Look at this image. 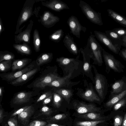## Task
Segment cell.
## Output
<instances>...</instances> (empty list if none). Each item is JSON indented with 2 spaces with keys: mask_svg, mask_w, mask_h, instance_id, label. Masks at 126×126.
<instances>
[{
  "mask_svg": "<svg viewBox=\"0 0 126 126\" xmlns=\"http://www.w3.org/2000/svg\"><path fill=\"white\" fill-rule=\"evenodd\" d=\"M102 55L106 66V71L108 74L110 70L118 73L124 72V66L113 55L106 51L103 48Z\"/></svg>",
  "mask_w": 126,
  "mask_h": 126,
  "instance_id": "7a4b0ae2",
  "label": "cell"
},
{
  "mask_svg": "<svg viewBox=\"0 0 126 126\" xmlns=\"http://www.w3.org/2000/svg\"><path fill=\"white\" fill-rule=\"evenodd\" d=\"M63 42L64 46L71 53L77 55L80 53L79 49L76 44L74 41L73 38L71 37L69 33L65 35Z\"/></svg>",
  "mask_w": 126,
  "mask_h": 126,
  "instance_id": "2e32d148",
  "label": "cell"
},
{
  "mask_svg": "<svg viewBox=\"0 0 126 126\" xmlns=\"http://www.w3.org/2000/svg\"><path fill=\"white\" fill-rule=\"evenodd\" d=\"M81 97L85 100L91 102H100L101 99L92 88L87 89L80 94Z\"/></svg>",
  "mask_w": 126,
  "mask_h": 126,
  "instance_id": "d6986e66",
  "label": "cell"
},
{
  "mask_svg": "<svg viewBox=\"0 0 126 126\" xmlns=\"http://www.w3.org/2000/svg\"><path fill=\"white\" fill-rule=\"evenodd\" d=\"M58 77L53 73H49L40 76L28 85L32 87L44 89L53 80Z\"/></svg>",
  "mask_w": 126,
  "mask_h": 126,
  "instance_id": "9c48e42d",
  "label": "cell"
},
{
  "mask_svg": "<svg viewBox=\"0 0 126 126\" xmlns=\"http://www.w3.org/2000/svg\"><path fill=\"white\" fill-rule=\"evenodd\" d=\"M119 54L120 56L126 61V52L123 49L120 50Z\"/></svg>",
  "mask_w": 126,
  "mask_h": 126,
  "instance_id": "7dc6e473",
  "label": "cell"
},
{
  "mask_svg": "<svg viewBox=\"0 0 126 126\" xmlns=\"http://www.w3.org/2000/svg\"><path fill=\"white\" fill-rule=\"evenodd\" d=\"M121 37L126 35V29L122 28H117L112 30Z\"/></svg>",
  "mask_w": 126,
  "mask_h": 126,
  "instance_id": "7bdbcfd3",
  "label": "cell"
},
{
  "mask_svg": "<svg viewBox=\"0 0 126 126\" xmlns=\"http://www.w3.org/2000/svg\"><path fill=\"white\" fill-rule=\"evenodd\" d=\"M13 47L17 53L22 55H31L32 50L28 44L23 42L22 44H13Z\"/></svg>",
  "mask_w": 126,
  "mask_h": 126,
  "instance_id": "ffe728a7",
  "label": "cell"
},
{
  "mask_svg": "<svg viewBox=\"0 0 126 126\" xmlns=\"http://www.w3.org/2000/svg\"><path fill=\"white\" fill-rule=\"evenodd\" d=\"M93 67L95 75V89L99 97L101 100H104L107 94L108 88L107 79L105 76L97 72L94 66Z\"/></svg>",
  "mask_w": 126,
  "mask_h": 126,
  "instance_id": "277c9868",
  "label": "cell"
},
{
  "mask_svg": "<svg viewBox=\"0 0 126 126\" xmlns=\"http://www.w3.org/2000/svg\"><path fill=\"white\" fill-rule=\"evenodd\" d=\"M36 65V62L34 61L21 70L16 72L1 74L0 76L2 80L10 82L18 78L25 73L33 69L35 67Z\"/></svg>",
  "mask_w": 126,
  "mask_h": 126,
  "instance_id": "8992f818",
  "label": "cell"
},
{
  "mask_svg": "<svg viewBox=\"0 0 126 126\" xmlns=\"http://www.w3.org/2000/svg\"><path fill=\"white\" fill-rule=\"evenodd\" d=\"M90 33L88 39L92 53V58L96 64L99 66H101L103 63L102 55L103 48L96 40L95 35H93L91 32Z\"/></svg>",
  "mask_w": 126,
  "mask_h": 126,
  "instance_id": "5b68a950",
  "label": "cell"
},
{
  "mask_svg": "<svg viewBox=\"0 0 126 126\" xmlns=\"http://www.w3.org/2000/svg\"><path fill=\"white\" fill-rule=\"evenodd\" d=\"M41 4L43 6L56 12L70 8L66 3L60 0H43L41 1Z\"/></svg>",
  "mask_w": 126,
  "mask_h": 126,
  "instance_id": "5bb4252c",
  "label": "cell"
},
{
  "mask_svg": "<svg viewBox=\"0 0 126 126\" xmlns=\"http://www.w3.org/2000/svg\"><path fill=\"white\" fill-rule=\"evenodd\" d=\"M47 124L44 121L40 120H34L31 122L27 126H45Z\"/></svg>",
  "mask_w": 126,
  "mask_h": 126,
  "instance_id": "ab89813d",
  "label": "cell"
},
{
  "mask_svg": "<svg viewBox=\"0 0 126 126\" xmlns=\"http://www.w3.org/2000/svg\"><path fill=\"white\" fill-rule=\"evenodd\" d=\"M5 126H8L7 124H6L5 125Z\"/></svg>",
  "mask_w": 126,
  "mask_h": 126,
  "instance_id": "9f6ffc18",
  "label": "cell"
},
{
  "mask_svg": "<svg viewBox=\"0 0 126 126\" xmlns=\"http://www.w3.org/2000/svg\"><path fill=\"white\" fill-rule=\"evenodd\" d=\"M122 116L117 115L114 117V126H120L122 124L123 120Z\"/></svg>",
  "mask_w": 126,
  "mask_h": 126,
  "instance_id": "60d3db41",
  "label": "cell"
},
{
  "mask_svg": "<svg viewBox=\"0 0 126 126\" xmlns=\"http://www.w3.org/2000/svg\"><path fill=\"white\" fill-rule=\"evenodd\" d=\"M32 92H19L14 97L13 103L16 104H21L29 102L32 96Z\"/></svg>",
  "mask_w": 126,
  "mask_h": 126,
  "instance_id": "e0dca14e",
  "label": "cell"
},
{
  "mask_svg": "<svg viewBox=\"0 0 126 126\" xmlns=\"http://www.w3.org/2000/svg\"><path fill=\"white\" fill-rule=\"evenodd\" d=\"M123 46L126 47V35L122 37Z\"/></svg>",
  "mask_w": 126,
  "mask_h": 126,
  "instance_id": "816d5d0a",
  "label": "cell"
},
{
  "mask_svg": "<svg viewBox=\"0 0 126 126\" xmlns=\"http://www.w3.org/2000/svg\"><path fill=\"white\" fill-rule=\"evenodd\" d=\"M70 30V33L77 38L80 39L81 31L85 32L86 28L81 25L77 18L74 16L69 17L67 22Z\"/></svg>",
  "mask_w": 126,
  "mask_h": 126,
  "instance_id": "52a82bcc",
  "label": "cell"
},
{
  "mask_svg": "<svg viewBox=\"0 0 126 126\" xmlns=\"http://www.w3.org/2000/svg\"><path fill=\"white\" fill-rule=\"evenodd\" d=\"M111 90L109 98L118 94L126 90V76L116 80L110 85Z\"/></svg>",
  "mask_w": 126,
  "mask_h": 126,
  "instance_id": "4fadbf2b",
  "label": "cell"
},
{
  "mask_svg": "<svg viewBox=\"0 0 126 126\" xmlns=\"http://www.w3.org/2000/svg\"><path fill=\"white\" fill-rule=\"evenodd\" d=\"M121 126H126V113L123 119Z\"/></svg>",
  "mask_w": 126,
  "mask_h": 126,
  "instance_id": "f907efd6",
  "label": "cell"
},
{
  "mask_svg": "<svg viewBox=\"0 0 126 126\" xmlns=\"http://www.w3.org/2000/svg\"><path fill=\"white\" fill-rule=\"evenodd\" d=\"M105 121V119L97 121H81L75 120L73 126H102L99 125Z\"/></svg>",
  "mask_w": 126,
  "mask_h": 126,
  "instance_id": "d4e9b609",
  "label": "cell"
},
{
  "mask_svg": "<svg viewBox=\"0 0 126 126\" xmlns=\"http://www.w3.org/2000/svg\"><path fill=\"white\" fill-rule=\"evenodd\" d=\"M52 93L50 91L45 92L42 95L37 99L36 102H38L44 100L46 98L51 95Z\"/></svg>",
  "mask_w": 126,
  "mask_h": 126,
  "instance_id": "f6af8a7d",
  "label": "cell"
},
{
  "mask_svg": "<svg viewBox=\"0 0 126 126\" xmlns=\"http://www.w3.org/2000/svg\"></svg>",
  "mask_w": 126,
  "mask_h": 126,
  "instance_id": "6f0895ef",
  "label": "cell"
},
{
  "mask_svg": "<svg viewBox=\"0 0 126 126\" xmlns=\"http://www.w3.org/2000/svg\"><path fill=\"white\" fill-rule=\"evenodd\" d=\"M33 24V21L32 19L30 21L29 24L27 28L23 32H21L15 36V41L16 44L25 42L30 44L31 32Z\"/></svg>",
  "mask_w": 126,
  "mask_h": 126,
  "instance_id": "7c38bea8",
  "label": "cell"
},
{
  "mask_svg": "<svg viewBox=\"0 0 126 126\" xmlns=\"http://www.w3.org/2000/svg\"><path fill=\"white\" fill-rule=\"evenodd\" d=\"M4 30V28L3 25L2 21L1 18L0 17V35Z\"/></svg>",
  "mask_w": 126,
  "mask_h": 126,
  "instance_id": "c3c4849f",
  "label": "cell"
},
{
  "mask_svg": "<svg viewBox=\"0 0 126 126\" xmlns=\"http://www.w3.org/2000/svg\"><path fill=\"white\" fill-rule=\"evenodd\" d=\"M7 123L9 126H20L18 124L17 120L15 116L10 118L8 120Z\"/></svg>",
  "mask_w": 126,
  "mask_h": 126,
  "instance_id": "b9f144b4",
  "label": "cell"
},
{
  "mask_svg": "<svg viewBox=\"0 0 126 126\" xmlns=\"http://www.w3.org/2000/svg\"><path fill=\"white\" fill-rule=\"evenodd\" d=\"M53 105L54 107L56 108H59L61 106L62 101L61 96L56 93L53 94Z\"/></svg>",
  "mask_w": 126,
  "mask_h": 126,
  "instance_id": "836d02e7",
  "label": "cell"
},
{
  "mask_svg": "<svg viewBox=\"0 0 126 126\" xmlns=\"http://www.w3.org/2000/svg\"><path fill=\"white\" fill-rule=\"evenodd\" d=\"M15 58L14 54L7 50L0 51V62L4 60H11Z\"/></svg>",
  "mask_w": 126,
  "mask_h": 126,
  "instance_id": "1f68e13d",
  "label": "cell"
},
{
  "mask_svg": "<svg viewBox=\"0 0 126 126\" xmlns=\"http://www.w3.org/2000/svg\"><path fill=\"white\" fill-rule=\"evenodd\" d=\"M33 38L34 48L36 52H38L40 50L41 40L39 31L36 29L34 30Z\"/></svg>",
  "mask_w": 126,
  "mask_h": 126,
  "instance_id": "f1b7e54d",
  "label": "cell"
},
{
  "mask_svg": "<svg viewBox=\"0 0 126 126\" xmlns=\"http://www.w3.org/2000/svg\"><path fill=\"white\" fill-rule=\"evenodd\" d=\"M53 94L47 97L43 100L42 104L45 105L50 103L52 99Z\"/></svg>",
  "mask_w": 126,
  "mask_h": 126,
  "instance_id": "bcb514c9",
  "label": "cell"
},
{
  "mask_svg": "<svg viewBox=\"0 0 126 126\" xmlns=\"http://www.w3.org/2000/svg\"><path fill=\"white\" fill-rule=\"evenodd\" d=\"M64 35L62 29H59L54 31L49 37L51 41L55 42L58 43L62 39Z\"/></svg>",
  "mask_w": 126,
  "mask_h": 126,
  "instance_id": "f546056e",
  "label": "cell"
},
{
  "mask_svg": "<svg viewBox=\"0 0 126 126\" xmlns=\"http://www.w3.org/2000/svg\"><path fill=\"white\" fill-rule=\"evenodd\" d=\"M94 32L98 40L114 53L119 54L121 47L114 44L105 33L96 31H94Z\"/></svg>",
  "mask_w": 126,
  "mask_h": 126,
  "instance_id": "ba28073f",
  "label": "cell"
},
{
  "mask_svg": "<svg viewBox=\"0 0 126 126\" xmlns=\"http://www.w3.org/2000/svg\"><path fill=\"white\" fill-rule=\"evenodd\" d=\"M71 74L64 77H58L50 83L47 86L60 87L63 86L66 84L67 79L71 76Z\"/></svg>",
  "mask_w": 126,
  "mask_h": 126,
  "instance_id": "83f0119b",
  "label": "cell"
},
{
  "mask_svg": "<svg viewBox=\"0 0 126 126\" xmlns=\"http://www.w3.org/2000/svg\"><path fill=\"white\" fill-rule=\"evenodd\" d=\"M34 110L32 106H30L24 111L18 115L19 121L23 126H26L30 117L34 113Z\"/></svg>",
  "mask_w": 126,
  "mask_h": 126,
  "instance_id": "ac0fdd59",
  "label": "cell"
},
{
  "mask_svg": "<svg viewBox=\"0 0 126 126\" xmlns=\"http://www.w3.org/2000/svg\"><path fill=\"white\" fill-rule=\"evenodd\" d=\"M4 116V113L3 110L0 109V123H1L2 122Z\"/></svg>",
  "mask_w": 126,
  "mask_h": 126,
  "instance_id": "681fc988",
  "label": "cell"
},
{
  "mask_svg": "<svg viewBox=\"0 0 126 126\" xmlns=\"http://www.w3.org/2000/svg\"><path fill=\"white\" fill-rule=\"evenodd\" d=\"M40 69L39 66L35 67L25 73L20 77L10 82L9 84L14 86H18L23 84L34 76Z\"/></svg>",
  "mask_w": 126,
  "mask_h": 126,
  "instance_id": "9a60e30c",
  "label": "cell"
},
{
  "mask_svg": "<svg viewBox=\"0 0 126 126\" xmlns=\"http://www.w3.org/2000/svg\"><path fill=\"white\" fill-rule=\"evenodd\" d=\"M12 60H4L0 63V71L1 72H6L11 68Z\"/></svg>",
  "mask_w": 126,
  "mask_h": 126,
  "instance_id": "d6a6232c",
  "label": "cell"
},
{
  "mask_svg": "<svg viewBox=\"0 0 126 126\" xmlns=\"http://www.w3.org/2000/svg\"><path fill=\"white\" fill-rule=\"evenodd\" d=\"M126 96V90L121 93L109 98L108 101L105 104V106L108 108H111Z\"/></svg>",
  "mask_w": 126,
  "mask_h": 126,
  "instance_id": "4316f807",
  "label": "cell"
},
{
  "mask_svg": "<svg viewBox=\"0 0 126 126\" xmlns=\"http://www.w3.org/2000/svg\"><path fill=\"white\" fill-rule=\"evenodd\" d=\"M80 51L82 54L84 61V63L83 65V70L85 72H90L91 68L90 64L87 61L86 57L83 53L81 51Z\"/></svg>",
  "mask_w": 126,
  "mask_h": 126,
  "instance_id": "74e56055",
  "label": "cell"
},
{
  "mask_svg": "<svg viewBox=\"0 0 126 126\" xmlns=\"http://www.w3.org/2000/svg\"><path fill=\"white\" fill-rule=\"evenodd\" d=\"M75 109L79 114L88 113H97L100 111L101 108L97 107L93 104H87L83 102H75L74 104Z\"/></svg>",
  "mask_w": 126,
  "mask_h": 126,
  "instance_id": "8fae6325",
  "label": "cell"
},
{
  "mask_svg": "<svg viewBox=\"0 0 126 126\" xmlns=\"http://www.w3.org/2000/svg\"><path fill=\"white\" fill-rule=\"evenodd\" d=\"M126 105V96L113 106V109L115 110H117Z\"/></svg>",
  "mask_w": 126,
  "mask_h": 126,
  "instance_id": "d590c367",
  "label": "cell"
},
{
  "mask_svg": "<svg viewBox=\"0 0 126 126\" xmlns=\"http://www.w3.org/2000/svg\"><path fill=\"white\" fill-rule=\"evenodd\" d=\"M56 93L64 98L68 103H69L70 98L72 95V93L70 90L61 89L57 90Z\"/></svg>",
  "mask_w": 126,
  "mask_h": 126,
  "instance_id": "4dcf8cb0",
  "label": "cell"
},
{
  "mask_svg": "<svg viewBox=\"0 0 126 126\" xmlns=\"http://www.w3.org/2000/svg\"><path fill=\"white\" fill-rule=\"evenodd\" d=\"M38 21L45 27L49 28L52 27L59 21L60 18L48 11H45L42 16H40Z\"/></svg>",
  "mask_w": 126,
  "mask_h": 126,
  "instance_id": "30bf717a",
  "label": "cell"
},
{
  "mask_svg": "<svg viewBox=\"0 0 126 126\" xmlns=\"http://www.w3.org/2000/svg\"><path fill=\"white\" fill-rule=\"evenodd\" d=\"M67 117V115L65 114H59L50 118V120L52 121H58L64 119Z\"/></svg>",
  "mask_w": 126,
  "mask_h": 126,
  "instance_id": "8d00e7d4",
  "label": "cell"
},
{
  "mask_svg": "<svg viewBox=\"0 0 126 126\" xmlns=\"http://www.w3.org/2000/svg\"><path fill=\"white\" fill-rule=\"evenodd\" d=\"M32 61L31 59L27 58L15 60L12 63V70L14 71L21 70L30 63Z\"/></svg>",
  "mask_w": 126,
  "mask_h": 126,
  "instance_id": "44dd1931",
  "label": "cell"
},
{
  "mask_svg": "<svg viewBox=\"0 0 126 126\" xmlns=\"http://www.w3.org/2000/svg\"><path fill=\"white\" fill-rule=\"evenodd\" d=\"M3 89L2 87H0V96H1L3 94Z\"/></svg>",
  "mask_w": 126,
  "mask_h": 126,
  "instance_id": "db71d44e",
  "label": "cell"
},
{
  "mask_svg": "<svg viewBox=\"0 0 126 126\" xmlns=\"http://www.w3.org/2000/svg\"><path fill=\"white\" fill-rule=\"evenodd\" d=\"M109 16L114 20L122 26L126 27V17L112 10L108 9Z\"/></svg>",
  "mask_w": 126,
  "mask_h": 126,
  "instance_id": "cb8c5ba5",
  "label": "cell"
},
{
  "mask_svg": "<svg viewBox=\"0 0 126 126\" xmlns=\"http://www.w3.org/2000/svg\"><path fill=\"white\" fill-rule=\"evenodd\" d=\"M56 61L62 65H66L75 61L73 58H68L62 57L56 59Z\"/></svg>",
  "mask_w": 126,
  "mask_h": 126,
  "instance_id": "e575fe53",
  "label": "cell"
},
{
  "mask_svg": "<svg viewBox=\"0 0 126 126\" xmlns=\"http://www.w3.org/2000/svg\"><path fill=\"white\" fill-rule=\"evenodd\" d=\"M105 33L114 44L121 47L123 46L122 37L120 36L112 30L106 31Z\"/></svg>",
  "mask_w": 126,
  "mask_h": 126,
  "instance_id": "603a6c76",
  "label": "cell"
},
{
  "mask_svg": "<svg viewBox=\"0 0 126 126\" xmlns=\"http://www.w3.org/2000/svg\"><path fill=\"white\" fill-rule=\"evenodd\" d=\"M78 118L83 119L89 121H97L105 119L106 117L102 115L100 113L90 112L79 114Z\"/></svg>",
  "mask_w": 126,
  "mask_h": 126,
  "instance_id": "7402d4cb",
  "label": "cell"
},
{
  "mask_svg": "<svg viewBox=\"0 0 126 126\" xmlns=\"http://www.w3.org/2000/svg\"><path fill=\"white\" fill-rule=\"evenodd\" d=\"M79 5L83 14L91 22L99 26L103 25L101 13L95 11L83 0L80 1Z\"/></svg>",
  "mask_w": 126,
  "mask_h": 126,
  "instance_id": "3957f363",
  "label": "cell"
},
{
  "mask_svg": "<svg viewBox=\"0 0 126 126\" xmlns=\"http://www.w3.org/2000/svg\"><path fill=\"white\" fill-rule=\"evenodd\" d=\"M40 111L42 114L47 116L50 115L53 112L51 109L46 106L43 107L41 109Z\"/></svg>",
  "mask_w": 126,
  "mask_h": 126,
  "instance_id": "f35d334b",
  "label": "cell"
},
{
  "mask_svg": "<svg viewBox=\"0 0 126 126\" xmlns=\"http://www.w3.org/2000/svg\"><path fill=\"white\" fill-rule=\"evenodd\" d=\"M35 1V0H26L25 1L18 19L15 34L22 32L25 25L19 29L20 26L33 15V8Z\"/></svg>",
  "mask_w": 126,
  "mask_h": 126,
  "instance_id": "6da1fadb",
  "label": "cell"
},
{
  "mask_svg": "<svg viewBox=\"0 0 126 126\" xmlns=\"http://www.w3.org/2000/svg\"><path fill=\"white\" fill-rule=\"evenodd\" d=\"M123 50L126 52V49H124Z\"/></svg>",
  "mask_w": 126,
  "mask_h": 126,
  "instance_id": "11a10c76",
  "label": "cell"
},
{
  "mask_svg": "<svg viewBox=\"0 0 126 126\" xmlns=\"http://www.w3.org/2000/svg\"><path fill=\"white\" fill-rule=\"evenodd\" d=\"M53 56L52 53H42L38 57L35 61L36 65L39 66L47 63L52 60Z\"/></svg>",
  "mask_w": 126,
  "mask_h": 126,
  "instance_id": "484cf974",
  "label": "cell"
},
{
  "mask_svg": "<svg viewBox=\"0 0 126 126\" xmlns=\"http://www.w3.org/2000/svg\"><path fill=\"white\" fill-rule=\"evenodd\" d=\"M47 126H66L63 125H59L49 123L48 124Z\"/></svg>",
  "mask_w": 126,
  "mask_h": 126,
  "instance_id": "f5cc1de1",
  "label": "cell"
},
{
  "mask_svg": "<svg viewBox=\"0 0 126 126\" xmlns=\"http://www.w3.org/2000/svg\"><path fill=\"white\" fill-rule=\"evenodd\" d=\"M30 106H25L22 108L15 111L11 115V117L14 116L16 115L20 114L24 111Z\"/></svg>",
  "mask_w": 126,
  "mask_h": 126,
  "instance_id": "ee69618b",
  "label": "cell"
}]
</instances>
